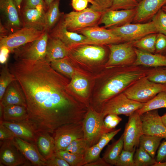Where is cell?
<instances>
[{"instance_id":"obj_1","label":"cell","mask_w":166,"mask_h":166,"mask_svg":"<svg viewBox=\"0 0 166 166\" xmlns=\"http://www.w3.org/2000/svg\"><path fill=\"white\" fill-rule=\"evenodd\" d=\"M8 66L25 97L28 116L25 121L36 133L53 134L61 126L83 120L85 107L70 95L66 79L45 58L15 60Z\"/></svg>"},{"instance_id":"obj_2","label":"cell","mask_w":166,"mask_h":166,"mask_svg":"<svg viewBox=\"0 0 166 166\" xmlns=\"http://www.w3.org/2000/svg\"><path fill=\"white\" fill-rule=\"evenodd\" d=\"M113 67V71L109 74L95 99V104L99 107L97 112L106 101L123 92L137 81L146 76L151 68L134 65Z\"/></svg>"},{"instance_id":"obj_3","label":"cell","mask_w":166,"mask_h":166,"mask_svg":"<svg viewBox=\"0 0 166 166\" xmlns=\"http://www.w3.org/2000/svg\"><path fill=\"white\" fill-rule=\"evenodd\" d=\"M104 12L87 8L80 11H72L63 14L62 19L64 25L69 31L75 32L85 28L98 26Z\"/></svg>"},{"instance_id":"obj_4","label":"cell","mask_w":166,"mask_h":166,"mask_svg":"<svg viewBox=\"0 0 166 166\" xmlns=\"http://www.w3.org/2000/svg\"><path fill=\"white\" fill-rule=\"evenodd\" d=\"M163 91L166 92V84L153 82L145 76L137 81L123 93L129 99L144 103Z\"/></svg>"},{"instance_id":"obj_5","label":"cell","mask_w":166,"mask_h":166,"mask_svg":"<svg viewBox=\"0 0 166 166\" xmlns=\"http://www.w3.org/2000/svg\"><path fill=\"white\" fill-rule=\"evenodd\" d=\"M105 117L101 113L89 107L82 124L84 138L89 147L96 144L104 133L112 131L105 126Z\"/></svg>"},{"instance_id":"obj_6","label":"cell","mask_w":166,"mask_h":166,"mask_svg":"<svg viewBox=\"0 0 166 166\" xmlns=\"http://www.w3.org/2000/svg\"><path fill=\"white\" fill-rule=\"evenodd\" d=\"M144 104L129 99L123 92L105 102L98 112L105 117L109 114L129 117L140 109Z\"/></svg>"},{"instance_id":"obj_7","label":"cell","mask_w":166,"mask_h":166,"mask_svg":"<svg viewBox=\"0 0 166 166\" xmlns=\"http://www.w3.org/2000/svg\"><path fill=\"white\" fill-rule=\"evenodd\" d=\"M133 41L106 45L109 50L106 68L133 65L136 55Z\"/></svg>"},{"instance_id":"obj_8","label":"cell","mask_w":166,"mask_h":166,"mask_svg":"<svg viewBox=\"0 0 166 166\" xmlns=\"http://www.w3.org/2000/svg\"><path fill=\"white\" fill-rule=\"evenodd\" d=\"M104 45L82 44L69 47L68 57L86 63H95L103 61L107 52Z\"/></svg>"},{"instance_id":"obj_9","label":"cell","mask_w":166,"mask_h":166,"mask_svg":"<svg viewBox=\"0 0 166 166\" xmlns=\"http://www.w3.org/2000/svg\"><path fill=\"white\" fill-rule=\"evenodd\" d=\"M49 32L45 31L39 38L15 49L12 52L15 60L37 61L45 58Z\"/></svg>"},{"instance_id":"obj_10","label":"cell","mask_w":166,"mask_h":166,"mask_svg":"<svg viewBox=\"0 0 166 166\" xmlns=\"http://www.w3.org/2000/svg\"><path fill=\"white\" fill-rule=\"evenodd\" d=\"M125 42L135 41L148 34L157 33L152 22L131 23L109 28Z\"/></svg>"},{"instance_id":"obj_11","label":"cell","mask_w":166,"mask_h":166,"mask_svg":"<svg viewBox=\"0 0 166 166\" xmlns=\"http://www.w3.org/2000/svg\"><path fill=\"white\" fill-rule=\"evenodd\" d=\"M55 152L65 150L73 140L84 137L82 121L61 126L54 132Z\"/></svg>"},{"instance_id":"obj_12","label":"cell","mask_w":166,"mask_h":166,"mask_svg":"<svg viewBox=\"0 0 166 166\" xmlns=\"http://www.w3.org/2000/svg\"><path fill=\"white\" fill-rule=\"evenodd\" d=\"M34 28L23 27L0 39V48L5 47L10 51L41 37L45 32Z\"/></svg>"},{"instance_id":"obj_13","label":"cell","mask_w":166,"mask_h":166,"mask_svg":"<svg viewBox=\"0 0 166 166\" xmlns=\"http://www.w3.org/2000/svg\"><path fill=\"white\" fill-rule=\"evenodd\" d=\"M143 134L140 115L136 111L129 116L125 125L123 134V149L131 151L135 150Z\"/></svg>"},{"instance_id":"obj_14","label":"cell","mask_w":166,"mask_h":166,"mask_svg":"<svg viewBox=\"0 0 166 166\" xmlns=\"http://www.w3.org/2000/svg\"><path fill=\"white\" fill-rule=\"evenodd\" d=\"M82 34L91 42V44L106 45L124 42L109 29L95 26L78 30L76 32Z\"/></svg>"},{"instance_id":"obj_15","label":"cell","mask_w":166,"mask_h":166,"mask_svg":"<svg viewBox=\"0 0 166 166\" xmlns=\"http://www.w3.org/2000/svg\"><path fill=\"white\" fill-rule=\"evenodd\" d=\"M144 134L158 136L166 140V126L163 123L158 109L140 115Z\"/></svg>"},{"instance_id":"obj_16","label":"cell","mask_w":166,"mask_h":166,"mask_svg":"<svg viewBox=\"0 0 166 166\" xmlns=\"http://www.w3.org/2000/svg\"><path fill=\"white\" fill-rule=\"evenodd\" d=\"M136 12V8L128 10H107L103 12L99 25L103 24L104 27L109 28L131 23L133 21Z\"/></svg>"},{"instance_id":"obj_17","label":"cell","mask_w":166,"mask_h":166,"mask_svg":"<svg viewBox=\"0 0 166 166\" xmlns=\"http://www.w3.org/2000/svg\"><path fill=\"white\" fill-rule=\"evenodd\" d=\"M0 10L3 21L2 23L10 34L23 27L18 10L13 0H0Z\"/></svg>"},{"instance_id":"obj_18","label":"cell","mask_w":166,"mask_h":166,"mask_svg":"<svg viewBox=\"0 0 166 166\" xmlns=\"http://www.w3.org/2000/svg\"><path fill=\"white\" fill-rule=\"evenodd\" d=\"M46 6L38 5L33 8L22 7L20 16L23 27H26L45 31Z\"/></svg>"},{"instance_id":"obj_19","label":"cell","mask_w":166,"mask_h":166,"mask_svg":"<svg viewBox=\"0 0 166 166\" xmlns=\"http://www.w3.org/2000/svg\"><path fill=\"white\" fill-rule=\"evenodd\" d=\"M49 34L59 39L69 48L79 44H91L90 41L84 35L68 30L63 23L62 16Z\"/></svg>"},{"instance_id":"obj_20","label":"cell","mask_w":166,"mask_h":166,"mask_svg":"<svg viewBox=\"0 0 166 166\" xmlns=\"http://www.w3.org/2000/svg\"><path fill=\"white\" fill-rule=\"evenodd\" d=\"M13 140L0 141V164L6 166L27 164V160L15 145Z\"/></svg>"},{"instance_id":"obj_21","label":"cell","mask_w":166,"mask_h":166,"mask_svg":"<svg viewBox=\"0 0 166 166\" xmlns=\"http://www.w3.org/2000/svg\"><path fill=\"white\" fill-rule=\"evenodd\" d=\"M13 142L22 153L33 165L46 166L47 160L39 151L36 144L15 136Z\"/></svg>"},{"instance_id":"obj_22","label":"cell","mask_w":166,"mask_h":166,"mask_svg":"<svg viewBox=\"0 0 166 166\" xmlns=\"http://www.w3.org/2000/svg\"><path fill=\"white\" fill-rule=\"evenodd\" d=\"M166 0H142L136 7V12L133 22L145 23L153 17L164 6Z\"/></svg>"},{"instance_id":"obj_23","label":"cell","mask_w":166,"mask_h":166,"mask_svg":"<svg viewBox=\"0 0 166 166\" xmlns=\"http://www.w3.org/2000/svg\"><path fill=\"white\" fill-rule=\"evenodd\" d=\"M3 107L12 105H20L27 108L25 97L18 82L16 80L8 86L0 101Z\"/></svg>"},{"instance_id":"obj_24","label":"cell","mask_w":166,"mask_h":166,"mask_svg":"<svg viewBox=\"0 0 166 166\" xmlns=\"http://www.w3.org/2000/svg\"><path fill=\"white\" fill-rule=\"evenodd\" d=\"M69 48L61 40L49 35L47 40L45 59L51 61L68 56Z\"/></svg>"},{"instance_id":"obj_25","label":"cell","mask_w":166,"mask_h":166,"mask_svg":"<svg viewBox=\"0 0 166 166\" xmlns=\"http://www.w3.org/2000/svg\"><path fill=\"white\" fill-rule=\"evenodd\" d=\"M136 59L133 65L149 68L166 67V55L147 52L135 48Z\"/></svg>"},{"instance_id":"obj_26","label":"cell","mask_w":166,"mask_h":166,"mask_svg":"<svg viewBox=\"0 0 166 166\" xmlns=\"http://www.w3.org/2000/svg\"><path fill=\"white\" fill-rule=\"evenodd\" d=\"M0 124L9 128L15 136L28 141L35 143L36 133L25 121L13 122L2 121H0Z\"/></svg>"},{"instance_id":"obj_27","label":"cell","mask_w":166,"mask_h":166,"mask_svg":"<svg viewBox=\"0 0 166 166\" xmlns=\"http://www.w3.org/2000/svg\"><path fill=\"white\" fill-rule=\"evenodd\" d=\"M0 121L22 122L25 121L28 116L27 108L17 105L3 107L0 104Z\"/></svg>"},{"instance_id":"obj_28","label":"cell","mask_w":166,"mask_h":166,"mask_svg":"<svg viewBox=\"0 0 166 166\" xmlns=\"http://www.w3.org/2000/svg\"><path fill=\"white\" fill-rule=\"evenodd\" d=\"M47 132L36 133L35 143L43 156L47 160L55 153L54 140L53 136Z\"/></svg>"},{"instance_id":"obj_29","label":"cell","mask_w":166,"mask_h":166,"mask_svg":"<svg viewBox=\"0 0 166 166\" xmlns=\"http://www.w3.org/2000/svg\"><path fill=\"white\" fill-rule=\"evenodd\" d=\"M69 89L80 97L86 99L89 96V83L88 80L75 72L67 85Z\"/></svg>"},{"instance_id":"obj_30","label":"cell","mask_w":166,"mask_h":166,"mask_svg":"<svg viewBox=\"0 0 166 166\" xmlns=\"http://www.w3.org/2000/svg\"><path fill=\"white\" fill-rule=\"evenodd\" d=\"M123 147L122 134L117 140L108 146L102 158L111 166L115 165L123 149Z\"/></svg>"},{"instance_id":"obj_31","label":"cell","mask_w":166,"mask_h":166,"mask_svg":"<svg viewBox=\"0 0 166 166\" xmlns=\"http://www.w3.org/2000/svg\"><path fill=\"white\" fill-rule=\"evenodd\" d=\"M60 0H54L47 8L46 11L45 31L48 32L56 25L64 14L59 10Z\"/></svg>"},{"instance_id":"obj_32","label":"cell","mask_w":166,"mask_h":166,"mask_svg":"<svg viewBox=\"0 0 166 166\" xmlns=\"http://www.w3.org/2000/svg\"><path fill=\"white\" fill-rule=\"evenodd\" d=\"M162 139L158 136L143 134L140 138L139 146L142 147L152 157L155 158Z\"/></svg>"},{"instance_id":"obj_33","label":"cell","mask_w":166,"mask_h":166,"mask_svg":"<svg viewBox=\"0 0 166 166\" xmlns=\"http://www.w3.org/2000/svg\"><path fill=\"white\" fill-rule=\"evenodd\" d=\"M166 108V92L158 93L148 102L144 103L143 106L136 111L140 115L149 111Z\"/></svg>"},{"instance_id":"obj_34","label":"cell","mask_w":166,"mask_h":166,"mask_svg":"<svg viewBox=\"0 0 166 166\" xmlns=\"http://www.w3.org/2000/svg\"><path fill=\"white\" fill-rule=\"evenodd\" d=\"M50 64L54 70L69 78H71L76 72L68 56L53 61Z\"/></svg>"},{"instance_id":"obj_35","label":"cell","mask_w":166,"mask_h":166,"mask_svg":"<svg viewBox=\"0 0 166 166\" xmlns=\"http://www.w3.org/2000/svg\"><path fill=\"white\" fill-rule=\"evenodd\" d=\"M157 33L146 35L137 40L133 41L135 48L149 53H155Z\"/></svg>"},{"instance_id":"obj_36","label":"cell","mask_w":166,"mask_h":166,"mask_svg":"<svg viewBox=\"0 0 166 166\" xmlns=\"http://www.w3.org/2000/svg\"><path fill=\"white\" fill-rule=\"evenodd\" d=\"M135 166H153L156 161L142 147L139 146L134 154Z\"/></svg>"},{"instance_id":"obj_37","label":"cell","mask_w":166,"mask_h":166,"mask_svg":"<svg viewBox=\"0 0 166 166\" xmlns=\"http://www.w3.org/2000/svg\"><path fill=\"white\" fill-rule=\"evenodd\" d=\"M16 80L15 77L10 71L7 63L2 66L0 76V101L8 86Z\"/></svg>"},{"instance_id":"obj_38","label":"cell","mask_w":166,"mask_h":166,"mask_svg":"<svg viewBox=\"0 0 166 166\" xmlns=\"http://www.w3.org/2000/svg\"><path fill=\"white\" fill-rule=\"evenodd\" d=\"M55 152L70 166H84L85 164L84 156L73 153L65 150H58Z\"/></svg>"},{"instance_id":"obj_39","label":"cell","mask_w":166,"mask_h":166,"mask_svg":"<svg viewBox=\"0 0 166 166\" xmlns=\"http://www.w3.org/2000/svg\"><path fill=\"white\" fill-rule=\"evenodd\" d=\"M146 77L153 82L166 84V69L164 67L151 68Z\"/></svg>"},{"instance_id":"obj_40","label":"cell","mask_w":166,"mask_h":166,"mask_svg":"<svg viewBox=\"0 0 166 166\" xmlns=\"http://www.w3.org/2000/svg\"><path fill=\"white\" fill-rule=\"evenodd\" d=\"M89 147L87 142L83 137L73 141L65 150L73 153L84 156Z\"/></svg>"},{"instance_id":"obj_41","label":"cell","mask_w":166,"mask_h":166,"mask_svg":"<svg viewBox=\"0 0 166 166\" xmlns=\"http://www.w3.org/2000/svg\"><path fill=\"white\" fill-rule=\"evenodd\" d=\"M157 33L166 35V13L160 9L151 19Z\"/></svg>"},{"instance_id":"obj_42","label":"cell","mask_w":166,"mask_h":166,"mask_svg":"<svg viewBox=\"0 0 166 166\" xmlns=\"http://www.w3.org/2000/svg\"><path fill=\"white\" fill-rule=\"evenodd\" d=\"M135 150L131 151L123 149L115 166H135L134 156Z\"/></svg>"},{"instance_id":"obj_43","label":"cell","mask_w":166,"mask_h":166,"mask_svg":"<svg viewBox=\"0 0 166 166\" xmlns=\"http://www.w3.org/2000/svg\"><path fill=\"white\" fill-rule=\"evenodd\" d=\"M138 2L136 0H113L111 7L112 10L131 9L136 8Z\"/></svg>"},{"instance_id":"obj_44","label":"cell","mask_w":166,"mask_h":166,"mask_svg":"<svg viewBox=\"0 0 166 166\" xmlns=\"http://www.w3.org/2000/svg\"><path fill=\"white\" fill-rule=\"evenodd\" d=\"M102 150L97 144L89 147L84 155L85 164L98 159Z\"/></svg>"},{"instance_id":"obj_45","label":"cell","mask_w":166,"mask_h":166,"mask_svg":"<svg viewBox=\"0 0 166 166\" xmlns=\"http://www.w3.org/2000/svg\"><path fill=\"white\" fill-rule=\"evenodd\" d=\"M122 118L115 114H109L106 115L104 120V124L105 127L112 131L122 121Z\"/></svg>"},{"instance_id":"obj_46","label":"cell","mask_w":166,"mask_h":166,"mask_svg":"<svg viewBox=\"0 0 166 166\" xmlns=\"http://www.w3.org/2000/svg\"><path fill=\"white\" fill-rule=\"evenodd\" d=\"M155 53L166 55V35L157 33Z\"/></svg>"},{"instance_id":"obj_47","label":"cell","mask_w":166,"mask_h":166,"mask_svg":"<svg viewBox=\"0 0 166 166\" xmlns=\"http://www.w3.org/2000/svg\"><path fill=\"white\" fill-rule=\"evenodd\" d=\"M121 130V128L104 133L96 144L102 150Z\"/></svg>"},{"instance_id":"obj_48","label":"cell","mask_w":166,"mask_h":166,"mask_svg":"<svg viewBox=\"0 0 166 166\" xmlns=\"http://www.w3.org/2000/svg\"><path fill=\"white\" fill-rule=\"evenodd\" d=\"M89 3L92 5L90 7H93L96 5L93 0H72L71 5L75 11H80L84 10L87 8Z\"/></svg>"},{"instance_id":"obj_49","label":"cell","mask_w":166,"mask_h":166,"mask_svg":"<svg viewBox=\"0 0 166 166\" xmlns=\"http://www.w3.org/2000/svg\"><path fill=\"white\" fill-rule=\"evenodd\" d=\"M46 166H69V164L55 152L53 156L46 160Z\"/></svg>"},{"instance_id":"obj_50","label":"cell","mask_w":166,"mask_h":166,"mask_svg":"<svg viewBox=\"0 0 166 166\" xmlns=\"http://www.w3.org/2000/svg\"><path fill=\"white\" fill-rule=\"evenodd\" d=\"M96 5L93 7H91L94 10L104 12L109 9L111 6L113 0H93Z\"/></svg>"},{"instance_id":"obj_51","label":"cell","mask_w":166,"mask_h":166,"mask_svg":"<svg viewBox=\"0 0 166 166\" xmlns=\"http://www.w3.org/2000/svg\"><path fill=\"white\" fill-rule=\"evenodd\" d=\"M15 137L14 133L9 128L0 124V141L13 140Z\"/></svg>"},{"instance_id":"obj_52","label":"cell","mask_w":166,"mask_h":166,"mask_svg":"<svg viewBox=\"0 0 166 166\" xmlns=\"http://www.w3.org/2000/svg\"><path fill=\"white\" fill-rule=\"evenodd\" d=\"M160 143L158 151L156 161L162 162L166 161V140Z\"/></svg>"},{"instance_id":"obj_53","label":"cell","mask_w":166,"mask_h":166,"mask_svg":"<svg viewBox=\"0 0 166 166\" xmlns=\"http://www.w3.org/2000/svg\"><path fill=\"white\" fill-rule=\"evenodd\" d=\"M24 5L22 7L33 8L40 5L46 6L44 0H24Z\"/></svg>"},{"instance_id":"obj_54","label":"cell","mask_w":166,"mask_h":166,"mask_svg":"<svg viewBox=\"0 0 166 166\" xmlns=\"http://www.w3.org/2000/svg\"><path fill=\"white\" fill-rule=\"evenodd\" d=\"M0 49V63L2 64H6L9 56V54L11 52L8 48L5 47H1Z\"/></svg>"},{"instance_id":"obj_55","label":"cell","mask_w":166,"mask_h":166,"mask_svg":"<svg viewBox=\"0 0 166 166\" xmlns=\"http://www.w3.org/2000/svg\"><path fill=\"white\" fill-rule=\"evenodd\" d=\"M103 158L99 157L97 160L93 162L85 164L84 166H110Z\"/></svg>"},{"instance_id":"obj_56","label":"cell","mask_w":166,"mask_h":166,"mask_svg":"<svg viewBox=\"0 0 166 166\" xmlns=\"http://www.w3.org/2000/svg\"><path fill=\"white\" fill-rule=\"evenodd\" d=\"M0 39H1L10 34L9 31L4 26L2 22L0 23Z\"/></svg>"},{"instance_id":"obj_57","label":"cell","mask_w":166,"mask_h":166,"mask_svg":"<svg viewBox=\"0 0 166 166\" xmlns=\"http://www.w3.org/2000/svg\"><path fill=\"white\" fill-rule=\"evenodd\" d=\"M19 11L20 15V11L21 9V5L24 0H13Z\"/></svg>"},{"instance_id":"obj_58","label":"cell","mask_w":166,"mask_h":166,"mask_svg":"<svg viewBox=\"0 0 166 166\" xmlns=\"http://www.w3.org/2000/svg\"><path fill=\"white\" fill-rule=\"evenodd\" d=\"M153 166H166V161L162 162L156 161Z\"/></svg>"},{"instance_id":"obj_59","label":"cell","mask_w":166,"mask_h":166,"mask_svg":"<svg viewBox=\"0 0 166 166\" xmlns=\"http://www.w3.org/2000/svg\"><path fill=\"white\" fill-rule=\"evenodd\" d=\"M54 0H44L47 8Z\"/></svg>"},{"instance_id":"obj_60","label":"cell","mask_w":166,"mask_h":166,"mask_svg":"<svg viewBox=\"0 0 166 166\" xmlns=\"http://www.w3.org/2000/svg\"><path fill=\"white\" fill-rule=\"evenodd\" d=\"M161 117L163 123L166 126V112L162 116H161Z\"/></svg>"},{"instance_id":"obj_61","label":"cell","mask_w":166,"mask_h":166,"mask_svg":"<svg viewBox=\"0 0 166 166\" xmlns=\"http://www.w3.org/2000/svg\"><path fill=\"white\" fill-rule=\"evenodd\" d=\"M161 9L165 12L166 13V5L163 6Z\"/></svg>"},{"instance_id":"obj_62","label":"cell","mask_w":166,"mask_h":166,"mask_svg":"<svg viewBox=\"0 0 166 166\" xmlns=\"http://www.w3.org/2000/svg\"><path fill=\"white\" fill-rule=\"evenodd\" d=\"M138 3L140 2L142 0H136Z\"/></svg>"},{"instance_id":"obj_63","label":"cell","mask_w":166,"mask_h":166,"mask_svg":"<svg viewBox=\"0 0 166 166\" xmlns=\"http://www.w3.org/2000/svg\"><path fill=\"white\" fill-rule=\"evenodd\" d=\"M165 67V68H166V67Z\"/></svg>"}]
</instances>
